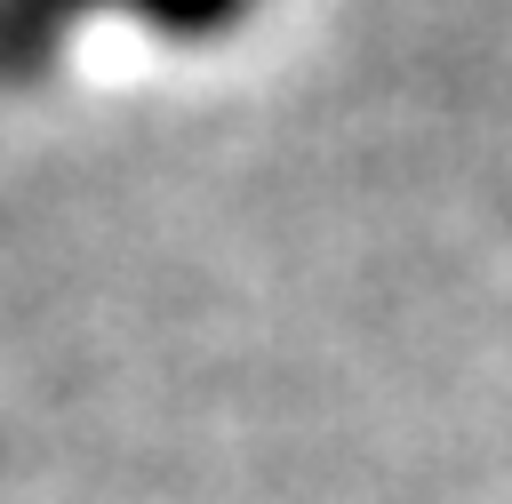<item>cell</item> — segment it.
<instances>
[{
  "instance_id": "3",
  "label": "cell",
  "mask_w": 512,
  "mask_h": 504,
  "mask_svg": "<svg viewBox=\"0 0 512 504\" xmlns=\"http://www.w3.org/2000/svg\"><path fill=\"white\" fill-rule=\"evenodd\" d=\"M64 8H72V16H80V8H120V0H64Z\"/></svg>"
},
{
  "instance_id": "1",
  "label": "cell",
  "mask_w": 512,
  "mask_h": 504,
  "mask_svg": "<svg viewBox=\"0 0 512 504\" xmlns=\"http://www.w3.org/2000/svg\"><path fill=\"white\" fill-rule=\"evenodd\" d=\"M72 40L64 0H0V80H40Z\"/></svg>"
},
{
  "instance_id": "2",
  "label": "cell",
  "mask_w": 512,
  "mask_h": 504,
  "mask_svg": "<svg viewBox=\"0 0 512 504\" xmlns=\"http://www.w3.org/2000/svg\"><path fill=\"white\" fill-rule=\"evenodd\" d=\"M128 16H144L152 32H168V40H216V32H232L256 0H120Z\"/></svg>"
}]
</instances>
